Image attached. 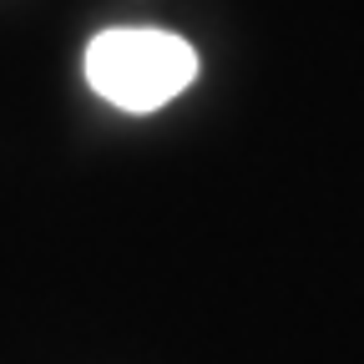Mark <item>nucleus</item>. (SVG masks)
<instances>
[{
    "label": "nucleus",
    "instance_id": "obj_1",
    "mask_svg": "<svg viewBox=\"0 0 364 364\" xmlns=\"http://www.w3.org/2000/svg\"><path fill=\"white\" fill-rule=\"evenodd\" d=\"M198 76V51L172 31L122 26L86 46V81L122 112H157Z\"/></svg>",
    "mask_w": 364,
    "mask_h": 364
}]
</instances>
